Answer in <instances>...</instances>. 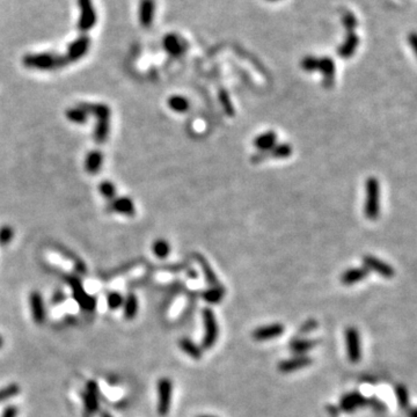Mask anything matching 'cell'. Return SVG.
I'll use <instances>...</instances> for the list:
<instances>
[{
  "mask_svg": "<svg viewBox=\"0 0 417 417\" xmlns=\"http://www.w3.org/2000/svg\"><path fill=\"white\" fill-rule=\"evenodd\" d=\"M23 65L28 69L41 70V71H52L69 64L65 54H57L52 52H41L26 54L22 58Z\"/></svg>",
  "mask_w": 417,
  "mask_h": 417,
  "instance_id": "obj_1",
  "label": "cell"
},
{
  "mask_svg": "<svg viewBox=\"0 0 417 417\" xmlns=\"http://www.w3.org/2000/svg\"><path fill=\"white\" fill-rule=\"evenodd\" d=\"M380 185L376 178H369L366 181V200L364 213L365 217L370 220H376L380 212Z\"/></svg>",
  "mask_w": 417,
  "mask_h": 417,
  "instance_id": "obj_2",
  "label": "cell"
},
{
  "mask_svg": "<svg viewBox=\"0 0 417 417\" xmlns=\"http://www.w3.org/2000/svg\"><path fill=\"white\" fill-rule=\"evenodd\" d=\"M80 15L78 20V31L80 33H87L94 28L98 21L95 7L93 0H78Z\"/></svg>",
  "mask_w": 417,
  "mask_h": 417,
  "instance_id": "obj_3",
  "label": "cell"
},
{
  "mask_svg": "<svg viewBox=\"0 0 417 417\" xmlns=\"http://www.w3.org/2000/svg\"><path fill=\"white\" fill-rule=\"evenodd\" d=\"M202 314H203L205 327V334L203 341H202V347L204 349H211L216 344L219 336L218 322L214 312L211 309H204Z\"/></svg>",
  "mask_w": 417,
  "mask_h": 417,
  "instance_id": "obj_4",
  "label": "cell"
},
{
  "mask_svg": "<svg viewBox=\"0 0 417 417\" xmlns=\"http://www.w3.org/2000/svg\"><path fill=\"white\" fill-rule=\"evenodd\" d=\"M158 412L160 416H166L171 410L173 382L170 378H161L158 381Z\"/></svg>",
  "mask_w": 417,
  "mask_h": 417,
  "instance_id": "obj_5",
  "label": "cell"
},
{
  "mask_svg": "<svg viewBox=\"0 0 417 417\" xmlns=\"http://www.w3.org/2000/svg\"><path fill=\"white\" fill-rule=\"evenodd\" d=\"M91 46V39L87 35H81L78 39L71 42L67 46V52L65 54L66 60L70 62H77L85 57Z\"/></svg>",
  "mask_w": 417,
  "mask_h": 417,
  "instance_id": "obj_6",
  "label": "cell"
},
{
  "mask_svg": "<svg viewBox=\"0 0 417 417\" xmlns=\"http://www.w3.org/2000/svg\"><path fill=\"white\" fill-rule=\"evenodd\" d=\"M66 280L67 282H69L71 289H72L73 297L75 298V300L79 302V305L81 306L84 310H87V311L94 310L95 305H96L95 298H93L92 296H90V294L86 293V291L81 286V283H80L77 278L66 277Z\"/></svg>",
  "mask_w": 417,
  "mask_h": 417,
  "instance_id": "obj_7",
  "label": "cell"
},
{
  "mask_svg": "<svg viewBox=\"0 0 417 417\" xmlns=\"http://www.w3.org/2000/svg\"><path fill=\"white\" fill-rule=\"evenodd\" d=\"M345 341H347L348 358L351 363L356 364L362 358L359 332L355 327H349L345 331Z\"/></svg>",
  "mask_w": 417,
  "mask_h": 417,
  "instance_id": "obj_8",
  "label": "cell"
},
{
  "mask_svg": "<svg viewBox=\"0 0 417 417\" xmlns=\"http://www.w3.org/2000/svg\"><path fill=\"white\" fill-rule=\"evenodd\" d=\"M364 267L368 269L369 271H374L378 275H380L385 278H393L395 275L394 268L388 263L384 262V261L374 258L372 255H366L363 258Z\"/></svg>",
  "mask_w": 417,
  "mask_h": 417,
  "instance_id": "obj_9",
  "label": "cell"
},
{
  "mask_svg": "<svg viewBox=\"0 0 417 417\" xmlns=\"http://www.w3.org/2000/svg\"><path fill=\"white\" fill-rule=\"evenodd\" d=\"M312 363H313V359H312L310 356L298 355L292 358H289V359L282 360L281 363L278 364V370H280L282 373H291L297 370L310 366Z\"/></svg>",
  "mask_w": 417,
  "mask_h": 417,
  "instance_id": "obj_10",
  "label": "cell"
},
{
  "mask_svg": "<svg viewBox=\"0 0 417 417\" xmlns=\"http://www.w3.org/2000/svg\"><path fill=\"white\" fill-rule=\"evenodd\" d=\"M322 74V85L326 88H331L335 81V62L330 57L319 58V69Z\"/></svg>",
  "mask_w": 417,
  "mask_h": 417,
  "instance_id": "obj_11",
  "label": "cell"
},
{
  "mask_svg": "<svg viewBox=\"0 0 417 417\" xmlns=\"http://www.w3.org/2000/svg\"><path fill=\"white\" fill-rule=\"evenodd\" d=\"M358 45H359V37L357 34L355 32H347L344 41L339 46L338 54L343 60H349L355 54Z\"/></svg>",
  "mask_w": 417,
  "mask_h": 417,
  "instance_id": "obj_12",
  "label": "cell"
},
{
  "mask_svg": "<svg viewBox=\"0 0 417 417\" xmlns=\"http://www.w3.org/2000/svg\"><path fill=\"white\" fill-rule=\"evenodd\" d=\"M155 14V2L154 0H141L138 7V19L139 22L144 28L152 26Z\"/></svg>",
  "mask_w": 417,
  "mask_h": 417,
  "instance_id": "obj_13",
  "label": "cell"
},
{
  "mask_svg": "<svg viewBox=\"0 0 417 417\" xmlns=\"http://www.w3.org/2000/svg\"><path fill=\"white\" fill-rule=\"evenodd\" d=\"M162 46L166 50V52L173 57L182 56L185 51L184 42L174 33H170L165 35L162 40Z\"/></svg>",
  "mask_w": 417,
  "mask_h": 417,
  "instance_id": "obj_14",
  "label": "cell"
},
{
  "mask_svg": "<svg viewBox=\"0 0 417 417\" xmlns=\"http://www.w3.org/2000/svg\"><path fill=\"white\" fill-rule=\"evenodd\" d=\"M368 402V399L358 393V392H351V393L344 395L341 400L340 409L345 412H351L358 409V408L364 407Z\"/></svg>",
  "mask_w": 417,
  "mask_h": 417,
  "instance_id": "obj_15",
  "label": "cell"
},
{
  "mask_svg": "<svg viewBox=\"0 0 417 417\" xmlns=\"http://www.w3.org/2000/svg\"><path fill=\"white\" fill-rule=\"evenodd\" d=\"M284 332V326L282 323H272L269 326L259 327L253 332V338L256 341H268L276 339Z\"/></svg>",
  "mask_w": 417,
  "mask_h": 417,
  "instance_id": "obj_16",
  "label": "cell"
},
{
  "mask_svg": "<svg viewBox=\"0 0 417 417\" xmlns=\"http://www.w3.org/2000/svg\"><path fill=\"white\" fill-rule=\"evenodd\" d=\"M98 385L95 381H90L87 384L86 392L82 394V401L85 404V409L90 414H95L99 410V399H98Z\"/></svg>",
  "mask_w": 417,
  "mask_h": 417,
  "instance_id": "obj_17",
  "label": "cell"
},
{
  "mask_svg": "<svg viewBox=\"0 0 417 417\" xmlns=\"http://www.w3.org/2000/svg\"><path fill=\"white\" fill-rule=\"evenodd\" d=\"M29 302H31V310L33 314V319L37 324H42L45 320V309L43 298H42L40 292H32L29 297Z\"/></svg>",
  "mask_w": 417,
  "mask_h": 417,
  "instance_id": "obj_18",
  "label": "cell"
},
{
  "mask_svg": "<svg viewBox=\"0 0 417 417\" xmlns=\"http://www.w3.org/2000/svg\"><path fill=\"white\" fill-rule=\"evenodd\" d=\"M112 211H115L123 216L132 217L136 213V208H134L133 201L129 197H119L112 201L110 203Z\"/></svg>",
  "mask_w": 417,
  "mask_h": 417,
  "instance_id": "obj_19",
  "label": "cell"
},
{
  "mask_svg": "<svg viewBox=\"0 0 417 417\" xmlns=\"http://www.w3.org/2000/svg\"><path fill=\"white\" fill-rule=\"evenodd\" d=\"M369 270L364 268H350L341 275V283L344 285H352L358 282L364 281L369 276Z\"/></svg>",
  "mask_w": 417,
  "mask_h": 417,
  "instance_id": "obj_20",
  "label": "cell"
},
{
  "mask_svg": "<svg viewBox=\"0 0 417 417\" xmlns=\"http://www.w3.org/2000/svg\"><path fill=\"white\" fill-rule=\"evenodd\" d=\"M103 165V154L98 150L91 151L85 160V170L90 174H96Z\"/></svg>",
  "mask_w": 417,
  "mask_h": 417,
  "instance_id": "obj_21",
  "label": "cell"
},
{
  "mask_svg": "<svg viewBox=\"0 0 417 417\" xmlns=\"http://www.w3.org/2000/svg\"><path fill=\"white\" fill-rule=\"evenodd\" d=\"M276 139L277 136L273 131L263 132L254 139V146L261 152H264V151L271 150L276 145Z\"/></svg>",
  "mask_w": 417,
  "mask_h": 417,
  "instance_id": "obj_22",
  "label": "cell"
},
{
  "mask_svg": "<svg viewBox=\"0 0 417 417\" xmlns=\"http://www.w3.org/2000/svg\"><path fill=\"white\" fill-rule=\"evenodd\" d=\"M193 258L196 259L197 262H199L200 267L202 268V271L204 273V278L206 280V282L211 285V286H216L219 285V281L217 278V275L214 273L213 269L211 268V265L209 264L208 261L204 258V256H202L201 254H193Z\"/></svg>",
  "mask_w": 417,
  "mask_h": 417,
  "instance_id": "obj_23",
  "label": "cell"
},
{
  "mask_svg": "<svg viewBox=\"0 0 417 417\" xmlns=\"http://www.w3.org/2000/svg\"><path fill=\"white\" fill-rule=\"evenodd\" d=\"M265 159H286L292 154V146L288 144V143H283V144H278L272 147L271 150L264 151Z\"/></svg>",
  "mask_w": 417,
  "mask_h": 417,
  "instance_id": "obj_24",
  "label": "cell"
},
{
  "mask_svg": "<svg viewBox=\"0 0 417 417\" xmlns=\"http://www.w3.org/2000/svg\"><path fill=\"white\" fill-rule=\"evenodd\" d=\"M138 299L136 294L129 293L123 302V311H124V318L126 320H133L137 317L138 313Z\"/></svg>",
  "mask_w": 417,
  "mask_h": 417,
  "instance_id": "obj_25",
  "label": "cell"
},
{
  "mask_svg": "<svg viewBox=\"0 0 417 417\" xmlns=\"http://www.w3.org/2000/svg\"><path fill=\"white\" fill-rule=\"evenodd\" d=\"M168 107H170L173 112L183 114L187 113L190 108V102L187 98L182 95H173L168 99Z\"/></svg>",
  "mask_w": 417,
  "mask_h": 417,
  "instance_id": "obj_26",
  "label": "cell"
},
{
  "mask_svg": "<svg viewBox=\"0 0 417 417\" xmlns=\"http://www.w3.org/2000/svg\"><path fill=\"white\" fill-rule=\"evenodd\" d=\"M224 294H225L224 286L219 284L216 286H211V288L204 291L203 294H202V298H203L206 302H209V304H218V302L221 301V299L224 298Z\"/></svg>",
  "mask_w": 417,
  "mask_h": 417,
  "instance_id": "obj_27",
  "label": "cell"
},
{
  "mask_svg": "<svg viewBox=\"0 0 417 417\" xmlns=\"http://www.w3.org/2000/svg\"><path fill=\"white\" fill-rule=\"evenodd\" d=\"M109 120L110 119H101L96 122L94 139L98 144H103V143L107 142L109 136Z\"/></svg>",
  "mask_w": 417,
  "mask_h": 417,
  "instance_id": "obj_28",
  "label": "cell"
},
{
  "mask_svg": "<svg viewBox=\"0 0 417 417\" xmlns=\"http://www.w3.org/2000/svg\"><path fill=\"white\" fill-rule=\"evenodd\" d=\"M317 345V341L314 340H306V339H297L293 340L291 344H290V349L293 352L298 353V355H304L305 352L310 351Z\"/></svg>",
  "mask_w": 417,
  "mask_h": 417,
  "instance_id": "obj_29",
  "label": "cell"
},
{
  "mask_svg": "<svg viewBox=\"0 0 417 417\" xmlns=\"http://www.w3.org/2000/svg\"><path fill=\"white\" fill-rule=\"evenodd\" d=\"M65 115L67 117V120L75 124H86L88 121V116H90L82 108H80L79 106L69 108L66 110Z\"/></svg>",
  "mask_w": 417,
  "mask_h": 417,
  "instance_id": "obj_30",
  "label": "cell"
},
{
  "mask_svg": "<svg viewBox=\"0 0 417 417\" xmlns=\"http://www.w3.org/2000/svg\"><path fill=\"white\" fill-rule=\"evenodd\" d=\"M180 348L187 353L188 356H190L193 359H201L202 355H203V351H202V348L199 345L195 344L191 340L189 339H182L180 341Z\"/></svg>",
  "mask_w": 417,
  "mask_h": 417,
  "instance_id": "obj_31",
  "label": "cell"
},
{
  "mask_svg": "<svg viewBox=\"0 0 417 417\" xmlns=\"http://www.w3.org/2000/svg\"><path fill=\"white\" fill-rule=\"evenodd\" d=\"M152 251L158 259L163 260L171 254V245L165 239H157L152 245Z\"/></svg>",
  "mask_w": 417,
  "mask_h": 417,
  "instance_id": "obj_32",
  "label": "cell"
},
{
  "mask_svg": "<svg viewBox=\"0 0 417 417\" xmlns=\"http://www.w3.org/2000/svg\"><path fill=\"white\" fill-rule=\"evenodd\" d=\"M218 98H219V102H220L221 107H223V110L226 114L227 116H234L235 110H234V107H233V103L231 102V99H230V95L229 93H227L224 88H220L218 93Z\"/></svg>",
  "mask_w": 417,
  "mask_h": 417,
  "instance_id": "obj_33",
  "label": "cell"
},
{
  "mask_svg": "<svg viewBox=\"0 0 417 417\" xmlns=\"http://www.w3.org/2000/svg\"><path fill=\"white\" fill-rule=\"evenodd\" d=\"M99 191L101 195H102L104 199L108 201L112 202L113 200L116 199V193H117L116 187H115V184L110 182V181H102V182L99 184Z\"/></svg>",
  "mask_w": 417,
  "mask_h": 417,
  "instance_id": "obj_34",
  "label": "cell"
},
{
  "mask_svg": "<svg viewBox=\"0 0 417 417\" xmlns=\"http://www.w3.org/2000/svg\"><path fill=\"white\" fill-rule=\"evenodd\" d=\"M395 395H397L398 402L401 408L407 409L408 406H409V393H408V390L406 387L403 385L395 386Z\"/></svg>",
  "mask_w": 417,
  "mask_h": 417,
  "instance_id": "obj_35",
  "label": "cell"
},
{
  "mask_svg": "<svg viewBox=\"0 0 417 417\" xmlns=\"http://www.w3.org/2000/svg\"><path fill=\"white\" fill-rule=\"evenodd\" d=\"M300 66L304 71L307 72H314L319 69V58L315 56H306L301 60Z\"/></svg>",
  "mask_w": 417,
  "mask_h": 417,
  "instance_id": "obj_36",
  "label": "cell"
},
{
  "mask_svg": "<svg viewBox=\"0 0 417 417\" xmlns=\"http://www.w3.org/2000/svg\"><path fill=\"white\" fill-rule=\"evenodd\" d=\"M20 393V387L16 384H11L4 388L0 390V403L6 401V400L15 397Z\"/></svg>",
  "mask_w": 417,
  "mask_h": 417,
  "instance_id": "obj_37",
  "label": "cell"
},
{
  "mask_svg": "<svg viewBox=\"0 0 417 417\" xmlns=\"http://www.w3.org/2000/svg\"><path fill=\"white\" fill-rule=\"evenodd\" d=\"M124 297L120 292H110L107 297V305L110 310H117L123 306Z\"/></svg>",
  "mask_w": 417,
  "mask_h": 417,
  "instance_id": "obj_38",
  "label": "cell"
},
{
  "mask_svg": "<svg viewBox=\"0 0 417 417\" xmlns=\"http://www.w3.org/2000/svg\"><path fill=\"white\" fill-rule=\"evenodd\" d=\"M14 238V230L11 226L4 225L0 227V246H6Z\"/></svg>",
  "mask_w": 417,
  "mask_h": 417,
  "instance_id": "obj_39",
  "label": "cell"
},
{
  "mask_svg": "<svg viewBox=\"0 0 417 417\" xmlns=\"http://www.w3.org/2000/svg\"><path fill=\"white\" fill-rule=\"evenodd\" d=\"M342 24L347 32H355V28L357 27L356 15L351 12H345L342 16Z\"/></svg>",
  "mask_w": 417,
  "mask_h": 417,
  "instance_id": "obj_40",
  "label": "cell"
},
{
  "mask_svg": "<svg viewBox=\"0 0 417 417\" xmlns=\"http://www.w3.org/2000/svg\"><path fill=\"white\" fill-rule=\"evenodd\" d=\"M16 415H18V408L15 406H8L3 411L2 417H16Z\"/></svg>",
  "mask_w": 417,
  "mask_h": 417,
  "instance_id": "obj_41",
  "label": "cell"
},
{
  "mask_svg": "<svg viewBox=\"0 0 417 417\" xmlns=\"http://www.w3.org/2000/svg\"><path fill=\"white\" fill-rule=\"evenodd\" d=\"M315 328H317V322L315 321H313V320H311V321H309V322H306L304 326L301 327V329H300V331L301 332H307V331H310V330H313V329H315Z\"/></svg>",
  "mask_w": 417,
  "mask_h": 417,
  "instance_id": "obj_42",
  "label": "cell"
},
{
  "mask_svg": "<svg viewBox=\"0 0 417 417\" xmlns=\"http://www.w3.org/2000/svg\"><path fill=\"white\" fill-rule=\"evenodd\" d=\"M409 42H410V44H411V48L414 49V51L416 52V46H417V37H416V35L414 33L411 34V35L409 36Z\"/></svg>",
  "mask_w": 417,
  "mask_h": 417,
  "instance_id": "obj_43",
  "label": "cell"
},
{
  "mask_svg": "<svg viewBox=\"0 0 417 417\" xmlns=\"http://www.w3.org/2000/svg\"><path fill=\"white\" fill-rule=\"evenodd\" d=\"M328 410L331 411V414H334L335 416H338V414H339V409H338V408H336V409H332V407L330 406L329 408H328Z\"/></svg>",
  "mask_w": 417,
  "mask_h": 417,
  "instance_id": "obj_44",
  "label": "cell"
},
{
  "mask_svg": "<svg viewBox=\"0 0 417 417\" xmlns=\"http://www.w3.org/2000/svg\"><path fill=\"white\" fill-rule=\"evenodd\" d=\"M410 417H416V409H415V408H411V409H410Z\"/></svg>",
  "mask_w": 417,
  "mask_h": 417,
  "instance_id": "obj_45",
  "label": "cell"
},
{
  "mask_svg": "<svg viewBox=\"0 0 417 417\" xmlns=\"http://www.w3.org/2000/svg\"><path fill=\"white\" fill-rule=\"evenodd\" d=\"M4 347V339H3V336L0 335V349H2Z\"/></svg>",
  "mask_w": 417,
  "mask_h": 417,
  "instance_id": "obj_46",
  "label": "cell"
},
{
  "mask_svg": "<svg viewBox=\"0 0 417 417\" xmlns=\"http://www.w3.org/2000/svg\"><path fill=\"white\" fill-rule=\"evenodd\" d=\"M269 3H278V2H282V0H267Z\"/></svg>",
  "mask_w": 417,
  "mask_h": 417,
  "instance_id": "obj_47",
  "label": "cell"
},
{
  "mask_svg": "<svg viewBox=\"0 0 417 417\" xmlns=\"http://www.w3.org/2000/svg\"><path fill=\"white\" fill-rule=\"evenodd\" d=\"M102 417H113V416L110 414H107V412H104Z\"/></svg>",
  "mask_w": 417,
  "mask_h": 417,
  "instance_id": "obj_48",
  "label": "cell"
},
{
  "mask_svg": "<svg viewBox=\"0 0 417 417\" xmlns=\"http://www.w3.org/2000/svg\"><path fill=\"white\" fill-rule=\"evenodd\" d=\"M199 417H216V416H199Z\"/></svg>",
  "mask_w": 417,
  "mask_h": 417,
  "instance_id": "obj_49",
  "label": "cell"
}]
</instances>
